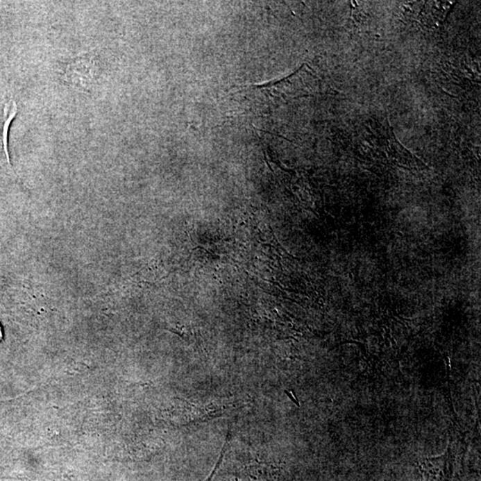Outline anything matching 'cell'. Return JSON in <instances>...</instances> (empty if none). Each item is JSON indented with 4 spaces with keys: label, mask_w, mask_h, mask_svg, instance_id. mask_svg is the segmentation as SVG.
<instances>
[{
    "label": "cell",
    "mask_w": 481,
    "mask_h": 481,
    "mask_svg": "<svg viewBox=\"0 0 481 481\" xmlns=\"http://www.w3.org/2000/svg\"><path fill=\"white\" fill-rule=\"evenodd\" d=\"M416 467L420 481H454L455 457L451 446L438 457L418 459Z\"/></svg>",
    "instance_id": "1"
},
{
    "label": "cell",
    "mask_w": 481,
    "mask_h": 481,
    "mask_svg": "<svg viewBox=\"0 0 481 481\" xmlns=\"http://www.w3.org/2000/svg\"><path fill=\"white\" fill-rule=\"evenodd\" d=\"M65 74V80L72 86L90 89L96 77L95 60L89 56L72 60L66 65Z\"/></svg>",
    "instance_id": "2"
},
{
    "label": "cell",
    "mask_w": 481,
    "mask_h": 481,
    "mask_svg": "<svg viewBox=\"0 0 481 481\" xmlns=\"http://www.w3.org/2000/svg\"><path fill=\"white\" fill-rule=\"evenodd\" d=\"M18 112L17 103L9 101L6 103L0 111V146L5 153L8 164L11 166L10 156L8 152V131L12 121H14Z\"/></svg>",
    "instance_id": "3"
},
{
    "label": "cell",
    "mask_w": 481,
    "mask_h": 481,
    "mask_svg": "<svg viewBox=\"0 0 481 481\" xmlns=\"http://www.w3.org/2000/svg\"><path fill=\"white\" fill-rule=\"evenodd\" d=\"M2 339H3V331H2L1 325H0V341H1Z\"/></svg>",
    "instance_id": "4"
}]
</instances>
